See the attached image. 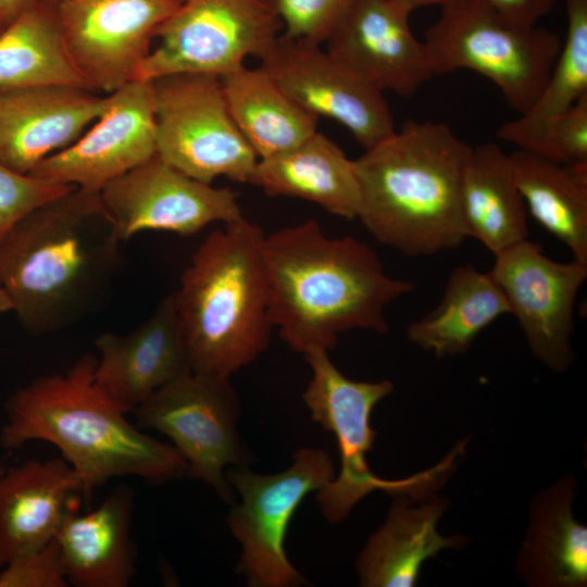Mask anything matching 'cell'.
<instances>
[{
	"label": "cell",
	"instance_id": "obj_1",
	"mask_svg": "<svg viewBox=\"0 0 587 587\" xmlns=\"http://www.w3.org/2000/svg\"><path fill=\"white\" fill-rule=\"evenodd\" d=\"M262 257L273 326L302 354L330 351L348 330L388 332L387 307L414 290L369 245L328 237L313 218L264 235Z\"/></svg>",
	"mask_w": 587,
	"mask_h": 587
},
{
	"label": "cell",
	"instance_id": "obj_2",
	"mask_svg": "<svg viewBox=\"0 0 587 587\" xmlns=\"http://www.w3.org/2000/svg\"><path fill=\"white\" fill-rule=\"evenodd\" d=\"M99 192L73 188L26 214L0 239V285L33 335L84 317L109 290L120 245Z\"/></svg>",
	"mask_w": 587,
	"mask_h": 587
},
{
	"label": "cell",
	"instance_id": "obj_3",
	"mask_svg": "<svg viewBox=\"0 0 587 587\" xmlns=\"http://www.w3.org/2000/svg\"><path fill=\"white\" fill-rule=\"evenodd\" d=\"M97 358L83 355L65 373L40 376L8 400L0 446L54 445L83 477L86 497L110 478L162 483L188 473L182 454L136 428L97 385Z\"/></svg>",
	"mask_w": 587,
	"mask_h": 587
},
{
	"label": "cell",
	"instance_id": "obj_4",
	"mask_svg": "<svg viewBox=\"0 0 587 587\" xmlns=\"http://www.w3.org/2000/svg\"><path fill=\"white\" fill-rule=\"evenodd\" d=\"M472 147L444 123L407 121L354 160L358 218L380 243L407 255L461 246L463 168Z\"/></svg>",
	"mask_w": 587,
	"mask_h": 587
},
{
	"label": "cell",
	"instance_id": "obj_5",
	"mask_svg": "<svg viewBox=\"0 0 587 587\" xmlns=\"http://www.w3.org/2000/svg\"><path fill=\"white\" fill-rule=\"evenodd\" d=\"M263 229L246 217L211 233L174 291L191 372L230 377L268 347Z\"/></svg>",
	"mask_w": 587,
	"mask_h": 587
},
{
	"label": "cell",
	"instance_id": "obj_6",
	"mask_svg": "<svg viewBox=\"0 0 587 587\" xmlns=\"http://www.w3.org/2000/svg\"><path fill=\"white\" fill-rule=\"evenodd\" d=\"M303 357L312 372L303 400L311 417L335 435L340 452L339 475L316 492L326 520L341 522L357 502L375 490L392 496L405 494L414 499L430 497L449 476L460 450L455 448L436 466L407 478L376 476L366 462L376 437L370 416L374 407L394 390L392 383L350 379L336 367L326 350H311Z\"/></svg>",
	"mask_w": 587,
	"mask_h": 587
},
{
	"label": "cell",
	"instance_id": "obj_7",
	"mask_svg": "<svg viewBox=\"0 0 587 587\" xmlns=\"http://www.w3.org/2000/svg\"><path fill=\"white\" fill-rule=\"evenodd\" d=\"M423 41L434 75L477 72L519 114L539 97L562 46L557 33L517 25L487 0H454L441 7Z\"/></svg>",
	"mask_w": 587,
	"mask_h": 587
},
{
	"label": "cell",
	"instance_id": "obj_8",
	"mask_svg": "<svg viewBox=\"0 0 587 587\" xmlns=\"http://www.w3.org/2000/svg\"><path fill=\"white\" fill-rule=\"evenodd\" d=\"M335 477L334 463L320 448H301L286 470L257 474L246 465L227 472L229 485L240 496L227 525L241 546L237 571L251 587H296L304 577L289 561L285 540L289 523L302 500Z\"/></svg>",
	"mask_w": 587,
	"mask_h": 587
},
{
	"label": "cell",
	"instance_id": "obj_9",
	"mask_svg": "<svg viewBox=\"0 0 587 587\" xmlns=\"http://www.w3.org/2000/svg\"><path fill=\"white\" fill-rule=\"evenodd\" d=\"M151 84L157 155L203 183H249L259 158L229 113L220 77L180 73Z\"/></svg>",
	"mask_w": 587,
	"mask_h": 587
},
{
	"label": "cell",
	"instance_id": "obj_10",
	"mask_svg": "<svg viewBox=\"0 0 587 587\" xmlns=\"http://www.w3.org/2000/svg\"><path fill=\"white\" fill-rule=\"evenodd\" d=\"M266 0H182L158 30L136 79L198 73L224 76L260 58L282 34Z\"/></svg>",
	"mask_w": 587,
	"mask_h": 587
},
{
	"label": "cell",
	"instance_id": "obj_11",
	"mask_svg": "<svg viewBox=\"0 0 587 587\" xmlns=\"http://www.w3.org/2000/svg\"><path fill=\"white\" fill-rule=\"evenodd\" d=\"M229 378L190 372L158 389L134 411L142 427L172 440L190 476L227 503L234 495L224 471L249 460L237 430L240 405Z\"/></svg>",
	"mask_w": 587,
	"mask_h": 587
},
{
	"label": "cell",
	"instance_id": "obj_12",
	"mask_svg": "<svg viewBox=\"0 0 587 587\" xmlns=\"http://www.w3.org/2000/svg\"><path fill=\"white\" fill-rule=\"evenodd\" d=\"M182 0H64L58 4L67 51L91 91L135 80L152 40Z\"/></svg>",
	"mask_w": 587,
	"mask_h": 587
},
{
	"label": "cell",
	"instance_id": "obj_13",
	"mask_svg": "<svg viewBox=\"0 0 587 587\" xmlns=\"http://www.w3.org/2000/svg\"><path fill=\"white\" fill-rule=\"evenodd\" d=\"M321 46L282 33L260 66L302 109L338 122L367 150L395 133L391 109L383 91Z\"/></svg>",
	"mask_w": 587,
	"mask_h": 587
},
{
	"label": "cell",
	"instance_id": "obj_14",
	"mask_svg": "<svg viewBox=\"0 0 587 587\" xmlns=\"http://www.w3.org/2000/svg\"><path fill=\"white\" fill-rule=\"evenodd\" d=\"M122 242L145 230L190 236L242 215L238 193L180 172L157 154L99 191Z\"/></svg>",
	"mask_w": 587,
	"mask_h": 587
},
{
	"label": "cell",
	"instance_id": "obj_15",
	"mask_svg": "<svg viewBox=\"0 0 587 587\" xmlns=\"http://www.w3.org/2000/svg\"><path fill=\"white\" fill-rule=\"evenodd\" d=\"M490 273L532 353L553 371L566 370L573 359L575 300L587 278V263L557 262L539 243L524 239L495 254Z\"/></svg>",
	"mask_w": 587,
	"mask_h": 587
},
{
	"label": "cell",
	"instance_id": "obj_16",
	"mask_svg": "<svg viewBox=\"0 0 587 587\" xmlns=\"http://www.w3.org/2000/svg\"><path fill=\"white\" fill-rule=\"evenodd\" d=\"M155 154L152 84L136 79L109 93L104 112L72 145L29 175L99 192Z\"/></svg>",
	"mask_w": 587,
	"mask_h": 587
},
{
	"label": "cell",
	"instance_id": "obj_17",
	"mask_svg": "<svg viewBox=\"0 0 587 587\" xmlns=\"http://www.w3.org/2000/svg\"><path fill=\"white\" fill-rule=\"evenodd\" d=\"M398 0H354L325 41L326 50L376 89L414 95L434 76L427 49Z\"/></svg>",
	"mask_w": 587,
	"mask_h": 587
},
{
	"label": "cell",
	"instance_id": "obj_18",
	"mask_svg": "<svg viewBox=\"0 0 587 587\" xmlns=\"http://www.w3.org/2000/svg\"><path fill=\"white\" fill-rule=\"evenodd\" d=\"M109 95L46 85L0 92V162L30 174L72 145L105 110Z\"/></svg>",
	"mask_w": 587,
	"mask_h": 587
},
{
	"label": "cell",
	"instance_id": "obj_19",
	"mask_svg": "<svg viewBox=\"0 0 587 587\" xmlns=\"http://www.w3.org/2000/svg\"><path fill=\"white\" fill-rule=\"evenodd\" d=\"M95 380L124 412H134L153 392L191 372L177 319L174 292L126 334L104 333Z\"/></svg>",
	"mask_w": 587,
	"mask_h": 587
},
{
	"label": "cell",
	"instance_id": "obj_20",
	"mask_svg": "<svg viewBox=\"0 0 587 587\" xmlns=\"http://www.w3.org/2000/svg\"><path fill=\"white\" fill-rule=\"evenodd\" d=\"M77 492L85 494L84 479L63 458L5 467L0 476V567L52 540Z\"/></svg>",
	"mask_w": 587,
	"mask_h": 587
},
{
	"label": "cell",
	"instance_id": "obj_21",
	"mask_svg": "<svg viewBox=\"0 0 587 587\" xmlns=\"http://www.w3.org/2000/svg\"><path fill=\"white\" fill-rule=\"evenodd\" d=\"M133 492L116 488L90 512H67L57 534L67 582L76 587H127L135 574Z\"/></svg>",
	"mask_w": 587,
	"mask_h": 587
},
{
	"label": "cell",
	"instance_id": "obj_22",
	"mask_svg": "<svg viewBox=\"0 0 587 587\" xmlns=\"http://www.w3.org/2000/svg\"><path fill=\"white\" fill-rule=\"evenodd\" d=\"M248 184L271 197L302 199L335 216L358 218L360 189L354 160L317 130L286 152L259 159Z\"/></svg>",
	"mask_w": 587,
	"mask_h": 587
},
{
	"label": "cell",
	"instance_id": "obj_23",
	"mask_svg": "<svg viewBox=\"0 0 587 587\" xmlns=\"http://www.w3.org/2000/svg\"><path fill=\"white\" fill-rule=\"evenodd\" d=\"M385 523L371 536L357 560V572L365 587L414 586L421 566L446 548H460L462 536L444 537L437 523L447 508L442 498H430L414 507L405 494L394 496Z\"/></svg>",
	"mask_w": 587,
	"mask_h": 587
},
{
	"label": "cell",
	"instance_id": "obj_24",
	"mask_svg": "<svg viewBox=\"0 0 587 587\" xmlns=\"http://www.w3.org/2000/svg\"><path fill=\"white\" fill-rule=\"evenodd\" d=\"M575 482L565 477L532 504L530 523L517 558L532 586L583 587L587 583V528L573 516Z\"/></svg>",
	"mask_w": 587,
	"mask_h": 587
},
{
	"label": "cell",
	"instance_id": "obj_25",
	"mask_svg": "<svg viewBox=\"0 0 587 587\" xmlns=\"http://www.w3.org/2000/svg\"><path fill=\"white\" fill-rule=\"evenodd\" d=\"M461 212L469 238L494 255L527 239L526 207L510 153L497 143L472 147L463 168Z\"/></svg>",
	"mask_w": 587,
	"mask_h": 587
},
{
	"label": "cell",
	"instance_id": "obj_26",
	"mask_svg": "<svg viewBox=\"0 0 587 587\" xmlns=\"http://www.w3.org/2000/svg\"><path fill=\"white\" fill-rule=\"evenodd\" d=\"M510 314L507 298L489 272L455 266L438 304L407 328L414 345L437 358L465 353L480 332Z\"/></svg>",
	"mask_w": 587,
	"mask_h": 587
},
{
	"label": "cell",
	"instance_id": "obj_27",
	"mask_svg": "<svg viewBox=\"0 0 587 587\" xmlns=\"http://www.w3.org/2000/svg\"><path fill=\"white\" fill-rule=\"evenodd\" d=\"M229 113L259 159L286 152L311 137L319 118L295 102L261 66L220 77Z\"/></svg>",
	"mask_w": 587,
	"mask_h": 587
},
{
	"label": "cell",
	"instance_id": "obj_28",
	"mask_svg": "<svg viewBox=\"0 0 587 587\" xmlns=\"http://www.w3.org/2000/svg\"><path fill=\"white\" fill-rule=\"evenodd\" d=\"M46 85L89 89L67 51L58 3L34 0L0 32V92Z\"/></svg>",
	"mask_w": 587,
	"mask_h": 587
},
{
	"label": "cell",
	"instance_id": "obj_29",
	"mask_svg": "<svg viewBox=\"0 0 587 587\" xmlns=\"http://www.w3.org/2000/svg\"><path fill=\"white\" fill-rule=\"evenodd\" d=\"M515 182L532 216L587 263V164H563L540 153H510Z\"/></svg>",
	"mask_w": 587,
	"mask_h": 587
},
{
	"label": "cell",
	"instance_id": "obj_30",
	"mask_svg": "<svg viewBox=\"0 0 587 587\" xmlns=\"http://www.w3.org/2000/svg\"><path fill=\"white\" fill-rule=\"evenodd\" d=\"M566 37L535 103L515 120L502 124L497 137L519 149L547 157L549 125L587 95V0H563Z\"/></svg>",
	"mask_w": 587,
	"mask_h": 587
},
{
	"label": "cell",
	"instance_id": "obj_31",
	"mask_svg": "<svg viewBox=\"0 0 587 587\" xmlns=\"http://www.w3.org/2000/svg\"><path fill=\"white\" fill-rule=\"evenodd\" d=\"M266 1L282 23L283 35L323 45L354 0Z\"/></svg>",
	"mask_w": 587,
	"mask_h": 587
},
{
	"label": "cell",
	"instance_id": "obj_32",
	"mask_svg": "<svg viewBox=\"0 0 587 587\" xmlns=\"http://www.w3.org/2000/svg\"><path fill=\"white\" fill-rule=\"evenodd\" d=\"M73 188L15 172L0 162V239L23 216Z\"/></svg>",
	"mask_w": 587,
	"mask_h": 587
},
{
	"label": "cell",
	"instance_id": "obj_33",
	"mask_svg": "<svg viewBox=\"0 0 587 587\" xmlns=\"http://www.w3.org/2000/svg\"><path fill=\"white\" fill-rule=\"evenodd\" d=\"M0 572V587H65L68 585L62 554L53 538L22 554Z\"/></svg>",
	"mask_w": 587,
	"mask_h": 587
},
{
	"label": "cell",
	"instance_id": "obj_34",
	"mask_svg": "<svg viewBox=\"0 0 587 587\" xmlns=\"http://www.w3.org/2000/svg\"><path fill=\"white\" fill-rule=\"evenodd\" d=\"M547 157L563 164H587V95L549 125Z\"/></svg>",
	"mask_w": 587,
	"mask_h": 587
},
{
	"label": "cell",
	"instance_id": "obj_35",
	"mask_svg": "<svg viewBox=\"0 0 587 587\" xmlns=\"http://www.w3.org/2000/svg\"><path fill=\"white\" fill-rule=\"evenodd\" d=\"M511 22L532 27L547 15L554 7L555 0H487Z\"/></svg>",
	"mask_w": 587,
	"mask_h": 587
},
{
	"label": "cell",
	"instance_id": "obj_36",
	"mask_svg": "<svg viewBox=\"0 0 587 587\" xmlns=\"http://www.w3.org/2000/svg\"><path fill=\"white\" fill-rule=\"evenodd\" d=\"M33 1L34 0H0V20L7 25Z\"/></svg>",
	"mask_w": 587,
	"mask_h": 587
},
{
	"label": "cell",
	"instance_id": "obj_37",
	"mask_svg": "<svg viewBox=\"0 0 587 587\" xmlns=\"http://www.w3.org/2000/svg\"><path fill=\"white\" fill-rule=\"evenodd\" d=\"M403 5H405L412 12L420 7L425 5H440L444 7L454 0H398Z\"/></svg>",
	"mask_w": 587,
	"mask_h": 587
},
{
	"label": "cell",
	"instance_id": "obj_38",
	"mask_svg": "<svg viewBox=\"0 0 587 587\" xmlns=\"http://www.w3.org/2000/svg\"><path fill=\"white\" fill-rule=\"evenodd\" d=\"M12 311V304L5 291L0 285V314Z\"/></svg>",
	"mask_w": 587,
	"mask_h": 587
},
{
	"label": "cell",
	"instance_id": "obj_39",
	"mask_svg": "<svg viewBox=\"0 0 587 587\" xmlns=\"http://www.w3.org/2000/svg\"><path fill=\"white\" fill-rule=\"evenodd\" d=\"M4 470H5V466L2 465V464H0V476H1V474L4 472Z\"/></svg>",
	"mask_w": 587,
	"mask_h": 587
},
{
	"label": "cell",
	"instance_id": "obj_40",
	"mask_svg": "<svg viewBox=\"0 0 587 587\" xmlns=\"http://www.w3.org/2000/svg\"><path fill=\"white\" fill-rule=\"evenodd\" d=\"M5 25L3 24V22L0 20V32L3 29Z\"/></svg>",
	"mask_w": 587,
	"mask_h": 587
},
{
	"label": "cell",
	"instance_id": "obj_41",
	"mask_svg": "<svg viewBox=\"0 0 587 587\" xmlns=\"http://www.w3.org/2000/svg\"><path fill=\"white\" fill-rule=\"evenodd\" d=\"M51 1H53V2H55V3L59 4L60 2H62V1H64V0H51Z\"/></svg>",
	"mask_w": 587,
	"mask_h": 587
}]
</instances>
